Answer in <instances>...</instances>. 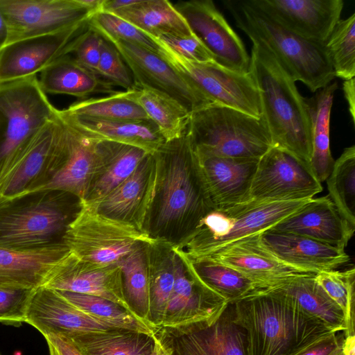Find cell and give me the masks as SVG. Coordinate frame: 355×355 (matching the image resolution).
<instances>
[{
  "mask_svg": "<svg viewBox=\"0 0 355 355\" xmlns=\"http://www.w3.org/2000/svg\"><path fill=\"white\" fill-rule=\"evenodd\" d=\"M234 318L245 331L248 355H295L338 331L274 291H252L232 304Z\"/></svg>",
  "mask_w": 355,
  "mask_h": 355,
  "instance_id": "1",
  "label": "cell"
},
{
  "mask_svg": "<svg viewBox=\"0 0 355 355\" xmlns=\"http://www.w3.org/2000/svg\"><path fill=\"white\" fill-rule=\"evenodd\" d=\"M252 42L250 72L259 93L272 146L310 165L311 123L306 98L273 54L261 42Z\"/></svg>",
  "mask_w": 355,
  "mask_h": 355,
  "instance_id": "2",
  "label": "cell"
},
{
  "mask_svg": "<svg viewBox=\"0 0 355 355\" xmlns=\"http://www.w3.org/2000/svg\"><path fill=\"white\" fill-rule=\"evenodd\" d=\"M155 153L160 170L157 232L166 234L183 227L184 238L216 209L202 178L188 130L182 137L166 142Z\"/></svg>",
  "mask_w": 355,
  "mask_h": 355,
  "instance_id": "3",
  "label": "cell"
},
{
  "mask_svg": "<svg viewBox=\"0 0 355 355\" xmlns=\"http://www.w3.org/2000/svg\"><path fill=\"white\" fill-rule=\"evenodd\" d=\"M225 6L236 26L250 39L263 44L293 80L315 92L330 83L335 73L324 46L309 41L283 27L252 0H227Z\"/></svg>",
  "mask_w": 355,
  "mask_h": 355,
  "instance_id": "4",
  "label": "cell"
},
{
  "mask_svg": "<svg viewBox=\"0 0 355 355\" xmlns=\"http://www.w3.org/2000/svg\"><path fill=\"white\" fill-rule=\"evenodd\" d=\"M59 191L42 190L0 202V247L30 250L64 244L67 227L75 214Z\"/></svg>",
  "mask_w": 355,
  "mask_h": 355,
  "instance_id": "5",
  "label": "cell"
},
{
  "mask_svg": "<svg viewBox=\"0 0 355 355\" xmlns=\"http://www.w3.org/2000/svg\"><path fill=\"white\" fill-rule=\"evenodd\" d=\"M309 200H250L217 208L207 214L196 230L172 249L187 259L198 258L246 236L270 229Z\"/></svg>",
  "mask_w": 355,
  "mask_h": 355,
  "instance_id": "6",
  "label": "cell"
},
{
  "mask_svg": "<svg viewBox=\"0 0 355 355\" xmlns=\"http://www.w3.org/2000/svg\"><path fill=\"white\" fill-rule=\"evenodd\" d=\"M62 241L80 261L94 267L118 264L142 245L163 242L148 232L100 213L94 205L84 202H79Z\"/></svg>",
  "mask_w": 355,
  "mask_h": 355,
  "instance_id": "7",
  "label": "cell"
},
{
  "mask_svg": "<svg viewBox=\"0 0 355 355\" xmlns=\"http://www.w3.org/2000/svg\"><path fill=\"white\" fill-rule=\"evenodd\" d=\"M188 131L195 150L205 153L259 159L272 147L262 116L257 118L219 104L191 114Z\"/></svg>",
  "mask_w": 355,
  "mask_h": 355,
  "instance_id": "8",
  "label": "cell"
},
{
  "mask_svg": "<svg viewBox=\"0 0 355 355\" xmlns=\"http://www.w3.org/2000/svg\"><path fill=\"white\" fill-rule=\"evenodd\" d=\"M57 112L36 75L0 83V174L17 150Z\"/></svg>",
  "mask_w": 355,
  "mask_h": 355,
  "instance_id": "9",
  "label": "cell"
},
{
  "mask_svg": "<svg viewBox=\"0 0 355 355\" xmlns=\"http://www.w3.org/2000/svg\"><path fill=\"white\" fill-rule=\"evenodd\" d=\"M153 38L160 46L159 54L215 103L257 118L261 116L259 93L250 72L242 73L216 62L201 63L188 60Z\"/></svg>",
  "mask_w": 355,
  "mask_h": 355,
  "instance_id": "10",
  "label": "cell"
},
{
  "mask_svg": "<svg viewBox=\"0 0 355 355\" xmlns=\"http://www.w3.org/2000/svg\"><path fill=\"white\" fill-rule=\"evenodd\" d=\"M104 38L121 54L132 73L136 87L166 95L179 103L190 114L216 104L159 54L131 42Z\"/></svg>",
  "mask_w": 355,
  "mask_h": 355,
  "instance_id": "11",
  "label": "cell"
},
{
  "mask_svg": "<svg viewBox=\"0 0 355 355\" xmlns=\"http://www.w3.org/2000/svg\"><path fill=\"white\" fill-rule=\"evenodd\" d=\"M322 189L309 164L285 150L272 146L259 159L250 200H309Z\"/></svg>",
  "mask_w": 355,
  "mask_h": 355,
  "instance_id": "12",
  "label": "cell"
},
{
  "mask_svg": "<svg viewBox=\"0 0 355 355\" xmlns=\"http://www.w3.org/2000/svg\"><path fill=\"white\" fill-rule=\"evenodd\" d=\"M173 262L175 282L160 328L179 330L212 324L228 302L207 286L189 263L173 250Z\"/></svg>",
  "mask_w": 355,
  "mask_h": 355,
  "instance_id": "13",
  "label": "cell"
},
{
  "mask_svg": "<svg viewBox=\"0 0 355 355\" xmlns=\"http://www.w3.org/2000/svg\"><path fill=\"white\" fill-rule=\"evenodd\" d=\"M0 11L8 27L7 44L73 27L96 13L79 0H0Z\"/></svg>",
  "mask_w": 355,
  "mask_h": 355,
  "instance_id": "14",
  "label": "cell"
},
{
  "mask_svg": "<svg viewBox=\"0 0 355 355\" xmlns=\"http://www.w3.org/2000/svg\"><path fill=\"white\" fill-rule=\"evenodd\" d=\"M62 121L53 154L50 178L35 191H62L73 196L80 202L85 199L98 171L96 140L83 135L62 119Z\"/></svg>",
  "mask_w": 355,
  "mask_h": 355,
  "instance_id": "15",
  "label": "cell"
},
{
  "mask_svg": "<svg viewBox=\"0 0 355 355\" xmlns=\"http://www.w3.org/2000/svg\"><path fill=\"white\" fill-rule=\"evenodd\" d=\"M174 6L217 64L236 72L250 73V57L243 43L212 1H180Z\"/></svg>",
  "mask_w": 355,
  "mask_h": 355,
  "instance_id": "16",
  "label": "cell"
},
{
  "mask_svg": "<svg viewBox=\"0 0 355 355\" xmlns=\"http://www.w3.org/2000/svg\"><path fill=\"white\" fill-rule=\"evenodd\" d=\"M62 123L57 112L14 153L0 174V202L35 191L44 184Z\"/></svg>",
  "mask_w": 355,
  "mask_h": 355,
  "instance_id": "17",
  "label": "cell"
},
{
  "mask_svg": "<svg viewBox=\"0 0 355 355\" xmlns=\"http://www.w3.org/2000/svg\"><path fill=\"white\" fill-rule=\"evenodd\" d=\"M171 355H248L245 329L229 304L212 324L184 329L160 328L155 334Z\"/></svg>",
  "mask_w": 355,
  "mask_h": 355,
  "instance_id": "18",
  "label": "cell"
},
{
  "mask_svg": "<svg viewBox=\"0 0 355 355\" xmlns=\"http://www.w3.org/2000/svg\"><path fill=\"white\" fill-rule=\"evenodd\" d=\"M159 173L156 153L149 154L128 178L92 205L103 214L148 232L145 227L155 204Z\"/></svg>",
  "mask_w": 355,
  "mask_h": 355,
  "instance_id": "19",
  "label": "cell"
},
{
  "mask_svg": "<svg viewBox=\"0 0 355 355\" xmlns=\"http://www.w3.org/2000/svg\"><path fill=\"white\" fill-rule=\"evenodd\" d=\"M88 21L6 44L0 50V83L35 76L58 58L67 55L73 42L88 28Z\"/></svg>",
  "mask_w": 355,
  "mask_h": 355,
  "instance_id": "20",
  "label": "cell"
},
{
  "mask_svg": "<svg viewBox=\"0 0 355 355\" xmlns=\"http://www.w3.org/2000/svg\"><path fill=\"white\" fill-rule=\"evenodd\" d=\"M279 24L324 46L344 6L343 0H252Z\"/></svg>",
  "mask_w": 355,
  "mask_h": 355,
  "instance_id": "21",
  "label": "cell"
},
{
  "mask_svg": "<svg viewBox=\"0 0 355 355\" xmlns=\"http://www.w3.org/2000/svg\"><path fill=\"white\" fill-rule=\"evenodd\" d=\"M197 259L211 260L239 271L255 284V289L293 277L316 275L280 261L262 244L260 233L190 261Z\"/></svg>",
  "mask_w": 355,
  "mask_h": 355,
  "instance_id": "22",
  "label": "cell"
},
{
  "mask_svg": "<svg viewBox=\"0 0 355 355\" xmlns=\"http://www.w3.org/2000/svg\"><path fill=\"white\" fill-rule=\"evenodd\" d=\"M25 323L42 335L57 334L67 338L115 329L85 313L57 291L44 286L33 289Z\"/></svg>",
  "mask_w": 355,
  "mask_h": 355,
  "instance_id": "23",
  "label": "cell"
},
{
  "mask_svg": "<svg viewBox=\"0 0 355 355\" xmlns=\"http://www.w3.org/2000/svg\"><path fill=\"white\" fill-rule=\"evenodd\" d=\"M195 151L202 178L216 209L250 201V187L259 159Z\"/></svg>",
  "mask_w": 355,
  "mask_h": 355,
  "instance_id": "24",
  "label": "cell"
},
{
  "mask_svg": "<svg viewBox=\"0 0 355 355\" xmlns=\"http://www.w3.org/2000/svg\"><path fill=\"white\" fill-rule=\"evenodd\" d=\"M42 286L104 298L132 313L125 298L119 263L94 267L80 261L71 253L52 272Z\"/></svg>",
  "mask_w": 355,
  "mask_h": 355,
  "instance_id": "25",
  "label": "cell"
},
{
  "mask_svg": "<svg viewBox=\"0 0 355 355\" xmlns=\"http://www.w3.org/2000/svg\"><path fill=\"white\" fill-rule=\"evenodd\" d=\"M260 240L280 261L306 272L334 270L350 261L345 249L297 234L269 229L260 233Z\"/></svg>",
  "mask_w": 355,
  "mask_h": 355,
  "instance_id": "26",
  "label": "cell"
},
{
  "mask_svg": "<svg viewBox=\"0 0 355 355\" xmlns=\"http://www.w3.org/2000/svg\"><path fill=\"white\" fill-rule=\"evenodd\" d=\"M270 230L306 236L342 249L355 227L340 214L329 196L312 198Z\"/></svg>",
  "mask_w": 355,
  "mask_h": 355,
  "instance_id": "27",
  "label": "cell"
},
{
  "mask_svg": "<svg viewBox=\"0 0 355 355\" xmlns=\"http://www.w3.org/2000/svg\"><path fill=\"white\" fill-rule=\"evenodd\" d=\"M64 245L30 250L0 247V289H35L71 254Z\"/></svg>",
  "mask_w": 355,
  "mask_h": 355,
  "instance_id": "28",
  "label": "cell"
},
{
  "mask_svg": "<svg viewBox=\"0 0 355 355\" xmlns=\"http://www.w3.org/2000/svg\"><path fill=\"white\" fill-rule=\"evenodd\" d=\"M60 117L83 135L97 140L114 141L140 148L153 154L166 142L152 121L110 120L66 116Z\"/></svg>",
  "mask_w": 355,
  "mask_h": 355,
  "instance_id": "29",
  "label": "cell"
},
{
  "mask_svg": "<svg viewBox=\"0 0 355 355\" xmlns=\"http://www.w3.org/2000/svg\"><path fill=\"white\" fill-rule=\"evenodd\" d=\"M96 140L98 168L85 199L89 204H96L113 191L137 168L149 153L128 144Z\"/></svg>",
  "mask_w": 355,
  "mask_h": 355,
  "instance_id": "30",
  "label": "cell"
},
{
  "mask_svg": "<svg viewBox=\"0 0 355 355\" xmlns=\"http://www.w3.org/2000/svg\"><path fill=\"white\" fill-rule=\"evenodd\" d=\"M315 275L293 277L264 288L280 294L303 312L329 327L345 333L347 322L344 312L315 282Z\"/></svg>",
  "mask_w": 355,
  "mask_h": 355,
  "instance_id": "31",
  "label": "cell"
},
{
  "mask_svg": "<svg viewBox=\"0 0 355 355\" xmlns=\"http://www.w3.org/2000/svg\"><path fill=\"white\" fill-rule=\"evenodd\" d=\"M38 79L44 94H66L83 98L93 93H114L111 83L78 64L69 55H63L44 69Z\"/></svg>",
  "mask_w": 355,
  "mask_h": 355,
  "instance_id": "32",
  "label": "cell"
},
{
  "mask_svg": "<svg viewBox=\"0 0 355 355\" xmlns=\"http://www.w3.org/2000/svg\"><path fill=\"white\" fill-rule=\"evenodd\" d=\"M337 83H330L306 98L311 123V156L310 165L319 182L329 175L334 164L329 144L330 116Z\"/></svg>",
  "mask_w": 355,
  "mask_h": 355,
  "instance_id": "33",
  "label": "cell"
},
{
  "mask_svg": "<svg viewBox=\"0 0 355 355\" xmlns=\"http://www.w3.org/2000/svg\"><path fill=\"white\" fill-rule=\"evenodd\" d=\"M135 26L151 37L170 35H192L189 26L170 1L139 0L131 6L111 12Z\"/></svg>",
  "mask_w": 355,
  "mask_h": 355,
  "instance_id": "34",
  "label": "cell"
},
{
  "mask_svg": "<svg viewBox=\"0 0 355 355\" xmlns=\"http://www.w3.org/2000/svg\"><path fill=\"white\" fill-rule=\"evenodd\" d=\"M154 335L115 328L68 338L83 355H150L155 347Z\"/></svg>",
  "mask_w": 355,
  "mask_h": 355,
  "instance_id": "35",
  "label": "cell"
},
{
  "mask_svg": "<svg viewBox=\"0 0 355 355\" xmlns=\"http://www.w3.org/2000/svg\"><path fill=\"white\" fill-rule=\"evenodd\" d=\"M125 91L157 126L166 142L178 139L187 132L191 114L175 100L146 88Z\"/></svg>",
  "mask_w": 355,
  "mask_h": 355,
  "instance_id": "36",
  "label": "cell"
},
{
  "mask_svg": "<svg viewBox=\"0 0 355 355\" xmlns=\"http://www.w3.org/2000/svg\"><path fill=\"white\" fill-rule=\"evenodd\" d=\"M150 246L146 244L139 246L119 263L127 302L132 313L148 324Z\"/></svg>",
  "mask_w": 355,
  "mask_h": 355,
  "instance_id": "37",
  "label": "cell"
},
{
  "mask_svg": "<svg viewBox=\"0 0 355 355\" xmlns=\"http://www.w3.org/2000/svg\"><path fill=\"white\" fill-rule=\"evenodd\" d=\"M66 116L110 120L151 121L143 108L130 98L126 91L115 92L101 98H92L72 103L59 110Z\"/></svg>",
  "mask_w": 355,
  "mask_h": 355,
  "instance_id": "38",
  "label": "cell"
},
{
  "mask_svg": "<svg viewBox=\"0 0 355 355\" xmlns=\"http://www.w3.org/2000/svg\"><path fill=\"white\" fill-rule=\"evenodd\" d=\"M76 307L113 328L126 329L154 335L156 330L121 305L99 297L57 291Z\"/></svg>",
  "mask_w": 355,
  "mask_h": 355,
  "instance_id": "39",
  "label": "cell"
},
{
  "mask_svg": "<svg viewBox=\"0 0 355 355\" xmlns=\"http://www.w3.org/2000/svg\"><path fill=\"white\" fill-rule=\"evenodd\" d=\"M180 257L189 263L207 286L224 298L228 304L234 303L256 288L252 280L229 266L208 259L190 261Z\"/></svg>",
  "mask_w": 355,
  "mask_h": 355,
  "instance_id": "40",
  "label": "cell"
},
{
  "mask_svg": "<svg viewBox=\"0 0 355 355\" xmlns=\"http://www.w3.org/2000/svg\"><path fill=\"white\" fill-rule=\"evenodd\" d=\"M329 197L342 217L355 227V146L344 149L327 178Z\"/></svg>",
  "mask_w": 355,
  "mask_h": 355,
  "instance_id": "41",
  "label": "cell"
},
{
  "mask_svg": "<svg viewBox=\"0 0 355 355\" xmlns=\"http://www.w3.org/2000/svg\"><path fill=\"white\" fill-rule=\"evenodd\" d=\"M151 246V245H150ZM149 247L150 311L149 324L157 331L162 324L173 291L175 273L173 250L158 260Z\"/></svg>",
  "mask_w": 355,
  "mask_h": 355,
  "instance_id": "42",
  "label": "cell"
},
{
  "mask_svg": "<svg viewBox=\"0 0 355 355\" xmlns=\"http://www.w3.org/2000/svg\"><path fill=\"white\" fill-rule=\"evenodd\" d=\"M324 48L335 77L344 80L355 76V13L340 19L327 38Z\"/></svg>",
  "mask_w": 355,
  "mask_h": 355,
  "instance_id": "43",
  "label": "cell"
},
{
  "mask_svg": "<svg viewBox=\"0 0 355 355\" xmlns=\"http://www.w3.org/2000/svg\"><path fill=\"white\" fill-rule=\"evenodd\" d=\"M315 280L344 312L347 322L345 336L354 335V266L345 270L320 272Z\"/></svg>",
  "mask_w": 355,
  "mask_h": 355,
  "instance_id": "44",
  "label": "cell"
},
{
  "mask_svg": "<svg viewBox=\"0 0 355 355\" xmlns=\"http://www.w3.org/2000/svg\"><path fill=\"white\" fill-rule=\"evenodd\" d=\"M88 24L103 37L131 42L159 54L160 46L153 37L114 14L98 11Z\"/></svg>",
  "mask_w": 355,
  "mask_h": 355,
  "instance_id": "45",
  "label": "cell"
},
{
  "mask_svg": "<svg viewBox=\"0 0 355 355\" xmlns=\"http://www.w3.org/2000/svg\"><path fill=\"white\" fill-rule=\"evenodd\" d=\"M102 37V36H101ZM97 75L114 84L130 90L136 88L132 73L116 47L102 37Z\"/></svg>",
  "mask_w": 355,
  "mask_h": 355,
  "instance_id": "46",
  "label": "cell"
},
{
  "mask_svg": "<svg viewBox=\"0 0 355 355\" xmlns=\"http://www.w3.org/2000/svg\"><path fill=\"white\" fill-rule=\"evenodd\" d=\"M33 291V289H0V323L15 327L21 326L26 320Z\"/></svg>",
  "mask_w": 355,
  "mask_h": 355,
  "instance_id": "47",
  "label": "cell"
},
{
  "mask_svg": "<svg viewBox=\"0 0 355 355\" xmlns=\"http://www.w3.org/2000/svg\"><path fill=\"white\" fill-rule=\"evenodd\" d=\"M101 39V35L89 26L73 42L67 55L72 57L81 66L97 75Z\"/></svg>",
  "mask_w": 355,
  "mask_h": 355,
  "instance_id": "48",
  "label": "cell"
},
{
  "mask_svg": "<svg viewBox=\"0 0 355 355\" xmlns=\"http://www.w3.org/2000/svg\"><path fill=\"white\" fill-rule=\"evenodd\" d=\"M155 38L188 60L201 63L216 62L212 55L193 34L183 37L162 35Z\"/></svg>",
  "mask_w": 355,
  "mask_h": 355,
  "instance_id": "49",
  "label": "cell"
},
{
  "mask_svg": "<svg viewBox=\"0 0 355 355\" xmlns=\"http://www.w3.org/2000/svg\"><path fill=\"white\" fill-rule=\"evenodd\" d=\"M344 331L320 338L301 349L295 355H335L343 351Z\"/></svg>",
  "mask_w": 355,
  "mask_h": 355,
  "instance_id": "50",
  "label": "cell"
},
{
  "mask_svg": "<svg viewBox=\"0 0 355 355\" xmlns=\"http://www.w3.org/2000/svg\"><path fill=\"white\" fill-rule=\"evenodd\" d=\"M48 346L49 355H83L66 336L57 334L43 335Z\"/></svg>",
  "mask_w": 355,
  "mask_h": 355,
  "instance_id": "51",
  "label": "cell"
},
{
  "mask_svg": "<svg viewBox=\"0 0 355 355\" xmlns=\"http://www.w3.org/2000/svg\"><path fill=\"white\" fill-rule=\"evenodd\" d=\"M343 89L353 122L355 121V78L344 80Z\"/></svg>",
  "mask_w": 355,
  "mask_h": 355,
  "instance_id": "52",
  "label": "cell"
},
{
  "mask_svg": "<svg viewBox=\"0 0 355 355\" xmlns=\"http://www.w3.org/2000/svg\"><path fill=\"white\" fill-rule=\"evenodd\" d=\"M343 355H355V336H346L343 345Z\"/></svg>",
  "mask_w": 355,
  "mask_h": 355,
  "instance_id": "53",
  "label": "cell"
},
{
  "mask_svg": "<svg viewBox=\"0 0 355 355\" xmlns=\"http://www.w3.org/2000/svg\"><path fill=\"white\" fill-rule=\"evenodd\" d=\"M8 38V31L7 24L0 11V50L7 44Z\"/></svg>",
  "mask_w": 355,
  "mask_h": 355,
  "instance_id": "54",
  "label": "cell"
},
{
  "mask_svg": "<svg viewBox=\"0 0 355 355\" xmlns=\"http://www.w3.org/2000/svg\"><path fill=\"white\" fill-rule=\"evenodd\" d=\"M155 347L150 355H171V349L167 347L155 334Z\"/></svg>",
  "mask_w": 355,
  "mask_h": 355,
  "instance_id": "55",
  "label": "cell"
},
{
  "mask_svg": "<svg viewBox=\"0 0 355 355\" xmlns=\"http://www.w3.org/2000/svg\"><path fill=\"white\" fill-rule=\"evenodd\" d=\"M335 355H343V351L337 354H335Z\"/></svg>",
  "mask_w": 355,
  "mask_h": 355,
  "instance_id": "56",
  "label": "cell"
},
{
  "mask_svg": "<svg viewBox=\"0 0 355 355\" xmlns=\"http://www.w3.org/2000/svg\"><path fill=\"white\" fill-rule=\"evenodd\" d=\"M0 355H2V354L0 353Z\"/></svg>",
  "mask_w": 355,
  "mask_h": 355,
  "instance_id": "57",
  "label": "cell"
}]
</instances>
